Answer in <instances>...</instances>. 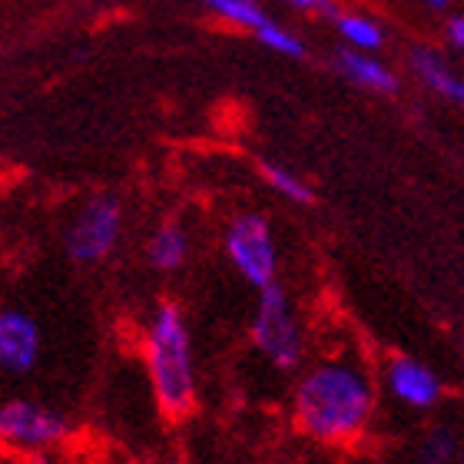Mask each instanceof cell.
Segmentation results:
<instances>
[{
    "label": "cell",
    "mask_w": 464,
    "mask_h": 464,
    "mask_svg": "<svg viewBox=\"0 0 464 464\" xmlns=\"http://www.w3.org/2000/svg\"><path fill=\"white\" fill-rule=\"evenodd\" d=\"M375 408V378L355 358H325L312 365L292 395V415L299 431L329 448L362 441L372 428Z\"/></svg>",
    "instance_id": "cell-1"
},
{
    "label": "cell",
    "mask_w": 464,
    "mask_h": 464,
    "mask_svg": "<svg viewBox=\"0 0 464 464\" xmlns=\"http://www.w3.org/2000/svg\"><path fill=\"white\" fill-rule=\"evenodd\" d=\"M143 362L160 411L173 421L193 415L196 395H199L193 335H189L186 315L176 302H160L146 322Z\"/></svg>",
    "instance_id": "cell-2"
},
{
    "label": "cell",
    "mask_w": 464,
    "mask_h": 464,
    "mask_svg": "<svg viewBox=\"0 0 464 464\" xmlns=\"http://www.w3.org/2000/svg\"><path fill=\"white\" fill-rule=\"evenodd\" d=\"M249 335H252V345L259 348L262 355L269 358L279 372L299 368L302 355H305V339H302V325L295 319L289 292L282 289L279 282L259 289V302H256Z\"/></svg>",
    "instance_id": "cell-3"
},
{
    "label": "cell",
    "mask_w": 464,
    "mask_h": 464,
    "mask_svg": "<svg viewBox=\"0 0 464 464\" xmlns=\"http://www.w3.org/2000/svg\"><path fill=\"white\" fill-rule=\"evenodd\" d=\"M223 249H226V259L232 262V269L239 272L256 292L272 285L276 276H279L276 236H272V226L266 223L262 216H256V213L236 216V219L226 226Z\"/></svg>",
    "instance_id": "cell-4"
},
{
    "label": "cell",
    "mask_w": 464,
    "mask_h": 464,
    "mask_svg": "<svg viewBox=\"0 0 464 464\" xmlns=\"http://www.w3.org/2000/svg\"><path fill=\"white\" fill-rule=\"evenodd\" d=\"M70 435V421L53 408L30 401V398H10L0 401V445L40 455L47 448L60 445Z\"/></svg>",
    "instance_id": "cell-5"
},
{
    "label": "cell",
    "mask_w": 464,
    "mask_h": 464,
    "mask_svg": "<svg viewBox=\"0 0 464 464\" xmlns=\"http://www.w3.org/2000/svg\"><path fill=\"white\" fill-rule=\"evenodd\" d=\"M123 236V206L116 196H90L67 229V252L73 262H103Z\"/></svg>",
    "instance_id": "cell-6"
},
{
    "label": "cell",
    "mask_w": 464,
    "mask_h": 464,
    "mask_svg": "<svg viewBox=\"0 0 464 464\" xmlns=\"http://www.w3.org/2000/svg\"><path fill=\"white\" fill-rule=\"evenodd\" d=\"M44 352L40 322L24 309H0V375H30Z\"/></svg>",
    "instance_id": "cell-7"
},
{
    "label": "cell",
    "mask_w": 464,
    "mask_h": 464,
    "mask_svg": "<svg viewBox=\"0 0 464 464\" xmlns=\"http://www.w3.org/2000/svg\"><path fill=\"white\" fill-rule=\"evenodd\" d=\"M382 382H385L388 395L405 408H415V411H428L441 401V378L418 358H388Z\"/></svg>",
    "instance_id": "cell-8"
},
{
    "label": "cell",
    "mask_w": 464,
    "mask_h": 464,
    "mask_svg": "<svg viewBox=\"0 0 464 464\" xmlns=\"http://www.w3.org/2000/svg\"><path fill=\"white\" fill-rule=\"evenodd\" d=\"M411 70H415V77L421 80L431 93L445 97L448 103L464 107V77L441 57V53H435L431 47H415L411 50Z\"/></svg>",
    "instance_id": "cell-9"
},
{
    "label": "cell",
    "mask_w": 464,
    "mask_h": 464,
    "mask_svg": "<svg viewBox=\"0 0 464 464\" xmlns=\"http://www.w3.org/2000/svg\"><path fill=\"white\" fill-rule=\"evenodd\" d=\"M335 70L339 77H345L348 83H355L362 90L372 93H395L398 77L392 73L388 63L375 57V53H358V50H339L335 53Z\"/></svg>",
    "instance_id": "cell-10"
},
{
    "label": "cell",
    "mask_w": 464,
    "mask_h": 464,
    "mask_svg": "<svg viewBox=\"0 0 464 464\" xmlns=\"http://www.w3.org/2000/svg\"><path fill=\"white\" fill-rule=\"evenodd\" d=\"M146 256H150V266L160 272L183 269L186 259H189V236L179 223L156 226V232L146 242Z\"/></svg>",
    "instance_id": "cell-11"
},
{
    "label": "cell",
    "mask_w": 464,
    "mask_h": 464,
    "mask_svg": "<svg viewBox=\"0 0 464 464\" xmlns=\"http://www.w3.org/2000/svg\"><path fill=\"white\" fill-rule=\"evenodd\" d=\"M332 24L339 30V37L345 40L348 50H358V53H375V50L385 47V30L375 17L368 14H352V10H335L332 14Z\"/></svg>",
    "instance_id": "cell-12"
},
{
    "label": "cell",
    "mask_w": 464,
    "mask_h": 464,
    "mask_svg": "<svg viewBox=\"0 0 464 464\" xmlns=\"http://www.w3.org/2000/svg\"><path fill=\"white\" fill-rule=\"evenodd\" d=\"M203 7L219 24H229L236 30H249V34H256V30L266 27L272 20L269 10L262 7L259 0H203Z\"/></svg>",
    "instance_id": "cell-13"
},
{
    "label": "cell",
    "mask_w": 464,
    "mask_h": 464,
    "mask_svg": "<svg viewBox=\"0 0 464 464\" xmlns=\"http://www.w3.org/2000/svg\"><path fill=\"white\" fill-rule=\"evenodd\" d=\"M262 176H266V183H269L279 196H285L289 203L309 206L312 199H315V193H312V186L305 183V179H302L299 173H292L289 166L262 163Z\"/></svg>",
    "instance_id": "cell-14"
},
{
    "label": "cell",
    "mask_w": 464,
    "mask_h": 464,
    "mask_svg": "<svg viewBox=\"0 0 464 464\" xmlns=\"http://www.w3.org/2000/svg\"><path fill=\"white\" fill-rule=\"evenodd\" d=\"M252 37L259 40L266 50L279 53V57H292V60L305 57V44H302V37L299 34H292V30L285 27V24H279V20H269V24L256 30Z\"/></svg>",
    "instance_id": "cell-15"
},
{
    "label": "cell",
    "mask_w": 464,
    "mask_h": 464,
    "mask_svg": "<svg viewBox=\"0 0 464 464\" xmlns=\"http://www.w3.org/2000/svg\"><path fill=\"white\" fill-rule=\"evenodd\" d=\"M458 438L451 428H435L418 448V464H455Z\"/></svg>",
    "instance_id": "cell-16"
},
{
    "label": "cell",
    "mask_w": 464,
    "mask_h": 464,
    "mask_svg": "<svg viewBox=\"0 0 464 464\" xmlns=\"http://www.w3.org/2000/svg\"><path fill=\"white\" fill-rule=\"evenodd\" d=\"M289 7H295V10H322V14H335V7H332L329 0H285Z\"/></svg>",
    "instance_id": "cell-17"
},
{
    "label": "cell",
    "mask_w": 464,
    "mask_h": 464,
    "mask_svg": "<svg viewBox=\"0 0 464 464\" xmlns=\"http://www.w3.org/2000/svg\"><path fill=\"white\" fill-rule=\"evenodd\" d=\"M448 40H451V47L464 50V17H455L448 24Z\"/></svg>",
    "instance_id": "cell-18"
},
{
    "label": "cell",
    "mask_w": 464,
    "mask_h": 464,
    "mask_svg": "<svg viewBox=\"0 0 464 464\" xmlns=\"http://www.w3.org/2000/svg\"><path fill=\"white\" fill-rule=\"evenodd\" d=\"M421 4H428V7H435V10H445L448 7V0H421Z\"/></svg>",
    "instance_id": "cell-19"
},
{
    "label": "cell",
    "mask_w": 464,
    "mask_h": 464,
    "mask_svg": "<svg viewBox=\"0 0 464 464\" xmlns=\"http://www.w3.org/2000/svg\"><path fill=\"white\" fill-rule=\"evenodd\" d=\"M455 464H464V445H458V455H455Z\"/></svg>",
    "instance_id": "cell-20"
},
{
    "label": "cell",
    "mask_w": 464,
    "mask_h": 464,
    "mask_svg": "<svg viewBox=\"0 0 464 464\" xmlns=\"http://www.w3.org/2000/svg\"><path fill=\"white\" fill-rule=\"evenodd\" d=\"M169 464H189V461H169Z\"/></svg>",
    "instance_id": "cell-21"
}]
</instances>
